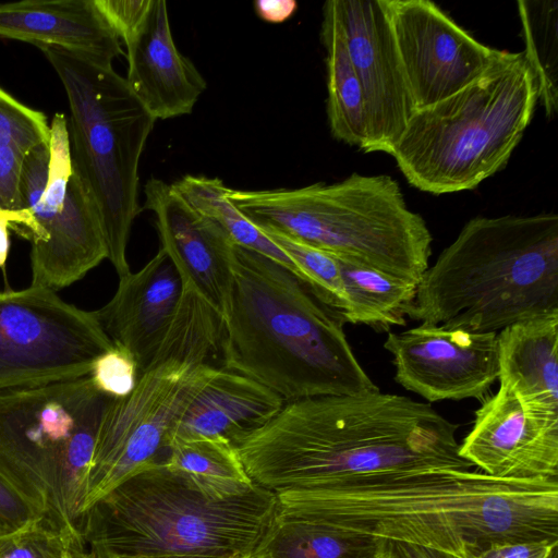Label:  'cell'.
<instances>
[{"label":"cell","mask_w":558,"mask_h":558,"mask_svg":"<svg viewBox=\"0 0 558 558\" xmlns=\"http://www.w3.org/2000/svg\"><path fill=\"white\" fill-rule=\"evenodd\" d=\"M558 311V216L475 217L428 267L408 316L497 332Z\"/></svg>","instance_id":"3"},{"label":"cell","mask_w":558,"mask_h":558,"mask_svg":"<svg viewBox=\"0 0 558 558\" xmlns=\"http://www.w3.org/2000/svg\"><path fill=\"white\" fill-rule=\"evenodd\" d=\"M258 228L292 260L313 294L341 318L347 296L337 257L275 229Z\"/></svg>","instance_id":"29"},{"label":"cell","mask_w":558,"mask_h":558,"mask_svg":"<svg viewBox=\"0 0 558 558\" xmlns=\"http://www.w3.org/2000/svg\"><path fill=\"white\" fill-rule=\"evenodd\" d=\"M20 204L33 221V287L53 291L83 278L107 258L97 208L72 168L68 120L56 113L50 140L27 156L20 181Z\"/></svg>","instance_id":"10"},{"label":"cell","mask_w":558,"mask_h":558,"mask_svg":"<svg viewBox=\"0 0 558 558\" xmlns=\"http://www.w3.org/2000/svg\"><path fill=\"white\" fill-rule=\"evenodd\" d=\"M165 463L221 497L242 495L255 485L244 470L235 448L219 438L177 441L171 445Z\"/></svg>","instance_id":"28"},{"label":"cell","mask_w":558,"mask_h":558,"mask_svg":"<svg viewBox=\"0 0 558 558\" xmlns=\"http://www.w3.org/2000/svg\"><path fill=\"white\" fill-rule=\"evenodd\" d=\"M111 399L90 375L0 391V474L44 515L80 532Z\"/></svg>","instance_id":"9"},{"label":"cell","mask_w":558,"mask_h":558,"mask_svg":"<svg viewBox=\"0 0 558 558\" xmlns=\"http://www.w3.org/2000/svg\"><path fill=\"white\" fill-rule=\"evenodd\" d=\"M227 196L258 227L391 277L418 284L428 268L430 231L390 175L352 173L296 189L228 187Z\"/></svg>","instance_id":"5"},{"label":"cell","mask_w":558,"mask_h":558,"mask_svg":"<svg viewBox=\"0 0 558 558\" xmlns=\"http://www.w3.org/2000/svg\"><path fill=\"white\" fill-rule=\"evenodd\" d=\"M497 342L500 386L530 415L558 423V311L504 328Z\"/></svg>","instance_id":"21"},{"label":"cell","mask_w":558,"mask_h":558,"mask_svg":"<svg viewBox=\"0 0 558 558\" xmlns=\"http://www.w3.org/2000/svg\"><path fill=\"white\" fill-rule=\"evenodd\" d=\"M276 502V494L257 484L242 495L217 496L187 474L157 463L95 500L84 513L82 533L101 558H246Z\"/></svg>","instance_id":"4"},{"label":"cell","mask_w":558,"mask_h":558,"mask_svg":"<svg viewBox=\"0 0 558 558\" xmlns=\"http://www.w3.org/2000/svg\"><path fill=\"white\" fill-rule=\"evenodd\" d=\"M284 400L239 373L216 368L169 434L172 444L194 438H219L235 444L269 421Z\"/></svg>","instance_id":"20"},{"label":"cell","mask_w":558,"mask_h":558,"mask_svg":"<svg viewBox=\"0 0 558 558\" xmlns=\"http://www.w3.org/2000/svg\"><path fill=\"white\" fill-rule=\"evenodd\" d=\"M257 16L268 23H282L295 13L294 0H258L254 2Z\"/></svg>","instance_id":"34"},{"label":"cell","mask_w":558,"mask_h":558,"mask_svg":"<svg viewBox=\"0 0 558 558\" xmlns=\"http://www.w3.org/2000/svg\"><path fill=\"white\" fill-rule=\"evenodd\" d=\"M536 102V81L523 53L500 50L472 83L416 109L391 156L422 192L473 190L507 165Z\"/></svg>","instance_id":"6"},{"label":"cell","mask_w":558,"mask_h":558,"mask_svg":"<svg viewBox=\"0 0 558 558\" xmlns=\"http://www.w3.org/2000/svg\"><path fill=\"white\" fill-rule=\"evenodd\" d=\"M9 229H11L10 219L0 214V268L5 265L10 250Z\"/></svg>","instance_id":"36"},{"label":"cell","mask_w":558,"mask_h":558,"mask_svg":"<svg viewBox=\"0 0 558 558\" xmlns=\"http://www.w3.org/2000/svg\"><path fill=\"white\" fill-rule=\"evenodd\" d=\"M276 497L269 524L246 558H388V541L330 523L289 493Z\"/></svg>","instance_id":"22"},{"label":"cell","mask_w":558,"mask_h":558,"mask_svg":"<svg viewBox=\"0 0 558 558\" xmlns=\"http://www.w3.org/2000/svg\"><path fill=\"white\" fill-rule=\"evenodd\" d=\"M385 3L415 110L459 92L481 76L500 53L476 40L432 1Z\"/></svg>","instance_id":"12"},{"label":"cell","mask_w":558,"mask_h":558,"mask_svg":"<svg viewBox=\"0 0 558 558\" xmlns=\"http://www.w3.org/2000/svg\"><path fill=\"white\" fill-rule=\"evenodd\" d=\"M89 375L102 392L112 398H121L135 387L138 368L132 354L125 348L114 344L95 361Z\"/></svg>","instance_id":"31"},{"label":"cell","mask_w":558,"mask_h":558,"mask_svg":"<svg viewBox=\"0 0 558 558\" xmlns=\"http://www.w3.org/2000/svg\"><path fill=\"white\" fill-rule=\"evenodd\" d=\"M183 294L179 271L167 253L157 254L138 271L120 277L111 300L96 311L113 342L134 357L138 373L154 357L178 312Z\"/></svg>","instance_id":"18"},{"label":"cell","mask_w":558,"mask_h":558,"mask_svg":"<svg viewBox=\"0 0 558 558\" xmlns=\"http://www.w3.org/2000/svg\"><path fill=\"white\" fill-rule=\"evenodd\" d=\"M172 186L193 208L218 223L235 245L269 257L300 277L287 254L229 199V186L222 180L185 174L173 182Z\"/></svg>","instance_id":"26"},{"label":"cell","mask_w":558,"mask_h":558,"mask_svg":"<svg viewBox=\"0 0 558 558\" xmlns=\"http://www.w3.org/2000/svg\"><path fill=\"white\" fill-rule=\"evenodd\" d=\"M84 558H101V557H99V556L95 555L94 553H92L90 550H88Z\"/></svg>","instance_id":"38"},{"label":"cell","mask_w":558,"mask_h":558,"mask_svg":"<svg viewBox=\"0 0 558 558\" xmlns=\"http://www.w3.org/2000/svg\"><path fill=\"white\" fill-rule=\"evenodd\" d=\"M120 40L126 46L125 81L155 120L189 114L207 83L177 48L165 0H150L144 16Z\"/></svg>","instance_id":"17"},{"label":"cell","mask_w":558,"mask_h":558,"mask_svg":"<svg viewBox=\"0 0 558 558\" xmlns=\"http://www.w3.org/2000/svg\"><path fill=\"white\" fill-rule=\"evenodd\" d=\"M144 193L143 208L154 213L160 248L179 271L183 287L194 290L223 319L233 287L234 242L172 184L150 178Z\"/></svg>","instance_id":"15"},{"label":"cell","mask_w":558,"mask_h":558,"mask_svg":"<svg viewBox=\"0 0 558 558\" xmlns=\"http://www.w3.org/2000/svg\"><path fill=\"white\" fill-rule=\"evenodd\" d=\"M388 558H460L430 547L388 541Z\"/></svg>","instance_id":"35"},{"label":"cell","mask_w":558,"mask_h":558,"mask_svg":"<svg viewBox=\"0 0 558 558\" xmlns=\"http://www.w3.org/2000/svg\"><path fill=\"white\" fill-rule=\"evenodd\" d=\"M336 257L347 296V308L341 315L343 324H362L377 331L405 325L417 284L348 258Z\"/></svg>","instance_id":"25"},{"label":"cell","mask_w":558,"mask_h":558,"mask_svg":"<svg viewBox=\"0 0 558 558\" xmlns=\"http://www.w3.org/2000/svg\"><path fill=\"white\" fill-rule=\"evenodd\" d=\"M87 551L82 532L47 515L0 536V558H84Z\"/></svg>","instance_id":"30"},{"label":"cell","mask_w":558,"mask_h":558,"mask_svg":"<svg viewBox=\"0 0 558 558\" xmlns=\"http://www.w3.org/2000/svg\"><path fill=\"white\" fill-rule=\"evenodd\" d=\"M395 380L429 402L483 398L498 379L497 332L421 324L389 332Z\"/></svg>","instance_id":"14"},{"label":"cell","mask_w":558,"mask_h":558,"mask_svg":"<svg viewBox=\"0 0 558 558\" xmlns=\"http://www.w3.org/2000/svg\"><path fill=\"white\" fill-rule=\"evenodd\" d=\"M122 558H218L207 556H154V557H122Z\"/></svg>","instance_id":"37"},{"label":"cell","mask_w":558,"mask_h":558,"mask_svg":"<svg viewBox=\"0 0 558 558\" xmlns=\"http://www.w3.org/2000/svg\"><path fill=\"white\" fill-rule=\"evenodd\" d=\"M43 512L0 474V536L16 532Z\"/></svg>","instance_id":"32"},{"label":"cell","mask_w":558,"mask_h":558,"mask_svg":"<svg viewBox=\"0 0 558 558\" xmlns=\"http://www.w3.org/2000/svg\"><path fill=\"white\" fill-rule=\"evenodd\" d=\"M57 72L70 109L72 168L100 218L107 258L129 274L126 246L138 204V167L155 118L112 64L58 47L39 48Z\"/></svg>","instance_id":"7"},{"label":"cell","mask_w":558,"mask_h":558,"mask_svg":"<svg viewBox=\"0 0 558 558\" xmlns=\"http://www.w3.org/2000/svg\"><path fill=\"white\" fill-rule=\"evenodd\" d=\"M113 345L96 311L51 289L0 291V391L87 376Z\"/></svg>","instance_id":"11"},{"label":"cell","mask_w":558,"mask_h":558,"mask_svg":"<svg viewBox=\"0 0 558 558\" xmlns=\"http://www.w3.org/2000/svg\"><path fill=\"white\" fill-rule=\"evenodd\" d=\"M459 456L499 480H558V423L530 415L509 388L499 386L475 411Z\"/></svg>","instance_id":"16"},{"label":"cell","mask_w":558,"mask_h":558,"mask_svg":"<svg viewBox=\"0 0 558 558\" xmlns=\"http://www.w3.org/2000/svg\"><path fill=\"white\" fill-rule=\"evenodd\" d=\"M525 49L523 57L537 85V100L547 119L558 110V1L517 2Z\"/></svg>","instance_id":"27"},{"label":"cell","mask_w":558,"mask_h":558,"mask_svg":"<svg viewBox=\"0 0 558 558\" xmlns=\"http://www.w3.org/2000/svg\"><path fill=\"white\" fill-rule=\"evenodd\" d=\"M320 38L326 50L330 133L337 141L363 149L366 142L364 97L330 1L323 5Z\"/></svg>","instance_id":"24"},{"label":"cell","mask_w":558,"mask_h":558,"mask_svg":"<svg viewBox=\"0 0 558 558\" xmlns=\"http://www.w3.org/2000/svg\"><path fill=\"white\" fill-rule=\"evenodd\" d=\"M0 37L58 47L112 64L121 40L95 0H23L0 4Z\"/></svg>","instance_id":"19"},{"label":"cell","mask_w":558,"mask_h":558,"mask_svg":"<svg viewBox=\"0 0 558 558\" xmlns=\"http://www.w3.org/2000/svg\"><path fill=\"white\" fill-rule=\"evenodd\" d=\"M457 429L429 404L377 389L284 402L234 448L265 489L326 490L373 477L470 470Z\"/></svg>","instance_id":"1"},{"label":"cell","mask_w":558,"mask_h":558,"mask_svg":"<svg viewBox=\"0 0 558 558\" xmlns=\"http://www.w3.org/2000/svg\"><path fill=\"white\" fill-rule=\"evenodd\" d=\"M222 326V368L284 402L378 389L355 357L340 316L289 268L238 245Z\"/></svg>","instance_id":"2"},{"label":"cell","mask_w":558,"mask_h":558,"mask_svg":"<svg viewBox=\"0 0 558 558\" xmlns=\"http://www.w3.org/2000/svg\"><path fill=\"white\" fill-rule=\"evenodd\" d=\"M558 541L493 543L471 558H557Z\"/></svg>","instance_id":"33"},{"label":"cell","mask_w":558,"mask_h":558,"mask_svg":"<svg viewBox=\"0 0 558 558\" xmlns=\"http://www.w3.org/2000/svg\"><path fill=\"white\" fill-rule=\"evenodd\" d=\"M222 319L195 291L184 289L175 317L133 390L112 398L93 456L85 510L140 469L165 463L169 434L216 368Z\"/></svg>","instance_id":"8"},{"label":"cell","mask_w":558,"mask_h":558,"mask_svg":"<svg viewBox=\"0 0 558 558\" xmlns=\"http://www.w3.org/2000/svg\"><path fill=\"white\" fill-rule=\"evenodd\" d=\"M365 104V153L391 155L415 106L385 0H329Z\"/></svg>","instance_id":"13"},{"label":"cell","mask_w":558,"mask_h":558,"mask_svg":"<svg viewBox=\"0 0 558 558\" xmlns=\"http://www.w3.org/2000/svg\"><path fill=\"white\" fill-rule=\"evenodd\" d=\"M49 140L46 116L0 87V214L10 219L11 229L26 239L33 222L20 204L21 173L31 151Z\"/></svg>","instance_id":"23"}]
</instances>
